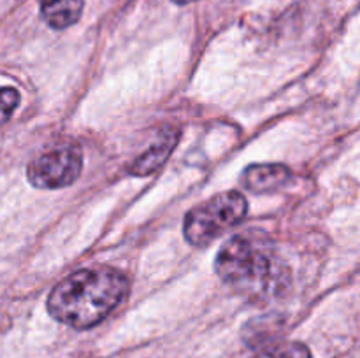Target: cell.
I'll return each instance as SVG.
<instances>
[{"mask_svg":"<svg viewBox=\"0 0 360 358\" xmlns=\"http://www.w3.org/2000/svg\"><path fill=\"white\" fill-rule=\"evenodd\" d=\"M290 179V171L280 164L250 165L243 171L241 185L248 192L269 193L283 188Z\"/></svg>","mask_w":360,"mask_h":358,"instance_id":"8992f818","label":"cell"},{"mask_svg":"<svg viewBox=\"0 0 360 358\" xmlns=\"http://www.w3.org/2000/svg\"><path fill=\"white\" fill-rule=\"evenodd\" d=\"M172 2L179 4V6H185V4H190V2H195V0H172Z\"/></svg>","mask_w":360,"mask_h":358,"instance_id":"30bf717a","label":"cell"},{"mask_svg":"<svg viewBox=\"0 0 360 358\" xmlns=\"http://www.w3.org/2000/svg\"><path fill=\"white\" fill-rule=\"evenodd\" d=\"M179 142V130L178 128H165L160 133L157 142L150 146V150L144 151L141 157H137L132 164L129 165V174L144 178L151 175L167 161L171 153L174 151L176 144Z\"/></svg>","mask_w":360,"mask_h":358,"instance_id":"5b68a950","label":"cell"},{"mask_svg":"<svg viewBox=\"0 0 360 358\" xmlns=\"http://www.w3.org/2000/svg\"><path fill=\"white\" fill-rule=\"evenodd\" d=\"M18 105H20V93L16 88L0 86V125L9 121Z\"/></svg>","mask_w":360,"mask_h":358,"instance_id":"9c48e42d","label":"cell"},{"mask_svg":"<svg viewBox=\"0 0 360 358\" xmlns=\"http://www.w3.org/2000/svg\"><path fill=\"white\" fill-rule=\"evenodd\" d=\"M214 270L225 284L246 298L274 297L288 281L287 267L262 234L229 239L214 258Z\"/></svg>","mask_w":360,"mask_h":358,"instance_id":"7a4b0ae2","label":"cell"},{"mask_svg":"<svg viewBox=\"0 0 360 358\" xmlns=\"http://www.w3.org/2000/svg\"><path fill=\"white\" fill-rule=\"evenodd\" d=\"M41 14L55 30H63L76 23L83 13V0H39Z\"/></svg>","mask_w":360,"mask_h":358,"instance_id":"52a82bcc","label":"cell"},{"mask_svg":"<svg viewBox=\"0 0 360 358\" xmlns=\"http://www.w3.org/2000/svg\"><path fill=\"white\" fill-rule=\"evenodd\" d=\"M252 358H311V351L302 343H283L273 347H266L253 354Z\"/></svg>","mask_w":360,"mask_h":358,"instance_id":"ba28073f","label":"cell"},{"mask_svg":"<svg viewBox=\"0 0 360 358\" xmlns=\"http://www.w3.org/2000/svg\"><path fill=\"white\" fill-rule=\"evenodd\" d=\"M248 213V202L239 192H225L190 211L185 216L183 234L192 246H206L221 232L238 225Z\"/></svg>","mask_w":360,"mask_h":358,"instance_id":"3957f363","label":"cell"},{"mask_svg":"<svg viewBox=\"0 0 360 358\" xmlns=\"http://www.w3.org/2000/svg\"><path fill=\"white\" fill-rule=\"evenodd\" d=\"M83 157L76 146H62L34 158L27 168V178L35 188L58 190L72 185L81 174Z\"/></svg>","mask_w":360,"mask_h":358,"instance_id":"277c9868","label":"cell"},{"mask_svg":"<svg viewBox=\"0 0 360 358\" xmlns=\"http://www.w3.org/2000/svg\"><path fill=\"white\" fill-rule=\"evenodd\" d=\"M129 291L125 274L112 267L81 269L60 281L48 297V311L56 321L86 330L108 318Z\"/></svg>","mask_w":360,"mask_h":358,"instance_id":"6da1fadb","label":"cell"}]
</instances>
